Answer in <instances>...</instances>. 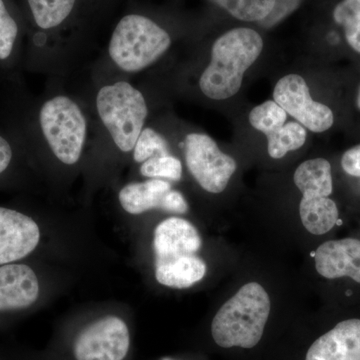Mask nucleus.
<instances>
[{
  "mask_svg": "<svg viewBox=\"0 0 360 360\" xmlns=\"http://www.w3.org/2000/svg\"><path fill=\"white\" fill-rule=\"evenodd\" d=\"M264 39L255 30L233 28L215 40L210 65L200 78L201 92L213 101L236 96L243 77L262 54Z\"/></svg>",
  "mask_w": 360,
  "mask_h": 360,
  "instance_id": "f257e3e1",
  "label": "nucleus"
},
{
  "mask_svg": "<svg viewBox=\"0 0 360 360\" xmlns=\"http://www.w3.org/2000/svg\"><path fill=\"white\" fill-rule=\"evenodd\" d=\"M270 309L271 302L264 286L245 284L215 314L213 340L224 348L257 347L264 335Z\"/></svg>",
  "mask_w": 360,
  "mask_h": 360,
  "instance_id": "f03ea898",
  "label": "nucleus"
},
{
  "mask_svg": "<svg viewBox=\"0 0 360 360\" xmlns=\"http://www.w3.org/2000/svg\"><path fill=\"white\" fill-rule=\"evenodd\" d=\"M170 45L169 33L155 21L141 14H129L115 26L108 53L120 70L136 73L156 63Z\"/></svg>",
  "mask_w": 360,
  "mask_h": 360,
  "instance_id": "7ed1b4c3",
  "label": "nucleus"
},
{
  "mask_svg": "<svg viewBox=\"0 0 360 360\" xmlns=\"http://www.w3.org/2000/svg\"><path fill=\"white\" fill-rule=\"evenodd\" d=\"M96 110L116 148L134 150L148 115L146 97L127 82L104 85L97 92Z\"/></svg>",
  "mask_w": 360,
  "mask_h": 360,
  "instance_id": "20e7f679",
  "label": "nucleus"
},
{
  "mask_svg": "<svg viewBox=\"0 0 360 360\" xmlns=\"http://www.w3.org/2000/svg\"><path fill=\"white\" fill-rule=\"evenodd\" d=\"M42 136L58 160L73 165L80 160L87 137V120L77 101L70 96L46 99L39 111Z\"/></svg>",
  "mask_w": 360,
  "mask_h": 360,
  "instance_id": "39448f33",
  "label": "nucleus"
},
{
  "mask_svg": "<svg viewBox=\"0 0 360 360\" xmlns=\"http://www.w3.org/2000/svg\"><path fill=\"white\" fill-rule=\"evenodd\" d=\"M186 167L193 179L210 193H220L229 186L238 165L220 150L210 135L189 134L184 141Z\"/></svg>",
  "mask_w": 360,
  "mask_h": 360,
  "instance_id": "423d86ee",
  "label": "nucleus"
},
{
  "mask_svg": "<svg viewBox=\"0 0 360 360\" xmlns=\"http://www.w3.org/2000/svg\"><path fill=\"white\" fill-rule=\"evenodd\" d=\"M274 98L288 115L310 131L321 134L330 129L335 122L333 110L312 99L309 85L300 75L281 77L274 87Z\"/></svg>",
  "mask_w": 360,
  "mask_h": 360,
  "instance_id": "0eeeda50",
  "label": "nucleus"
},
{
  "mask_svg": "<svg viewBox=\"0 0 360 360\" xmlns=\"http://www.w3.org/2000/svg\"><path fill=\"white\" fill-rule=\"evenodd\" d=\"M130 336L125 322L117 316L92 322L77 336V360H123L129 350Z\"/></svg>",
  "mask_w": 360,
  "mask_h": 360,
  "instance_id": "6e6552de",
  "label": "nucleus"
},
{
  "mask_svg": "<svg viewBox=\"0 0 360 360\" xmlns=\"http://www.w3.org/2000/svg\"><path fill=\"white\" fill-rule=\"evenodd\" d=\"M39 240V227L32 217L0 206V265L27 257Z\"/></svg>",
  "mask_w": 360,
  "mask_h": 360,
  "instance_id": "1a4fd4ad",
  "label": "nucleus"
},
{
  "mask_svg": "<svg viewBox=\"0 0 360 360\" xmlns=\"http://www.w3.org/2000/svg\"><path fill=\"white\" fill-rule=\"evenodd\" d=\"M315 269L328 279L349 277L360 283V240L343 238L322 243L314 255Z\"/></svg>",
  "mask_w": 360,
  "mask_h": 360,
  "instance_id": "9d476101",
  "label": "nucleus"
},
{
  "mask_svg": "<svg viewBox=\"0 0 360 360\" xmlns=\"http://www.w3.org/2000/svg\"><path fill=\"white\" fill-rule=\"evenodd\" d=\"M39 295V279L28 265H0V311L27 309Z\"/></svg>",
  "mask_w": 360,
  "mask_h": 360,
  "instance_id": "9b49d317",
  "label": "nucleus"
},
{
  "mask_svg": "<svg viewBox=\"0 0 360 360\" xmlns=\"http://www.w3.org/2000/svg\"><path fill=\"white\" fill-rule=\"evenodd\" d=\"M155 259L196 255L200 250L201 238L191 222L179 217H169L156 226L155 231Z\"/></svg>",
  "mask_w": 360,
  "mask_h": 360,
  "instance_id": "f8f14e48",
  "label": "nucleus"
},
{
  "mask_svg": "<svg viewBox=\"0 0 360 360\" xmlns=\"http://www.w3.org/2000/svg\"><path fill=\"white\" fill-rule=\"evenodd\" d=\"M305 360H360V319L341 321L317 338Z\"/></svg>",
  "mask_w": 360,
  "mask_h": 360,
  "instance_id": "ddd939ff",
  "label": "nucleus"
},
{
  "mask_svg": "<svg viewBox=\"0 0 360 360\" xmlns=\"http://www.w3.org/2000/svg\"><path fill=\"white\" fill-rule=\"evenodd\" d=\"M172 184L163 179H151L123 187L118 194L120 205L130 214H141L151 210H165Z\"/></svg>",
  "mask_w": 360,
  "mask_h": 360,
  "instance_id": "4468645a",
  "label": "nucleus"
},
{
  "mask_svg": "<svg viewBox=\"0 0 360 360\" xmlns=\"http://www.w3.org/2000/svg\"><path fill=\"white\" fill-rule=\"evenodd\" d=\"M206 264L198 255L158 260L155 264L156 281L168 288H188L205 277Z\"/></svg>",
  "mask_w": 360,
  "mask_h": 360,
  "instance_id": "2eb2a0df",
  "label": "nucleus"
},
{
  "mask_svg": "<svg viewBox=\"0 0 360 360\" xmlns=\"http://www.w3.org/2000/svg\"><path fill=\"white\" fill-rule=\"evenodd\" d=\"M293 180L304 200H321L333 193L331 165L324 158L302 162L296 168Z\"/></svg>",
  "mask_w": 360,
  "mask_h": 360,
  "instance_id": "dca6fc26",
  "label": "nucleus"
},
{
  "mask_svg": "<svg viewBox=\"0 0 360 360\" xmlns=\"http://www.w3.org/2000/svg\"><path fill=\"white\" fill-rule=\"evenodd\" d=\"M300 219L304 229L315 236L330 231L338 221V208L329 198L300 201Z\"/></svg>",
  "mask_w": 360,
  "mask_h": 360,
  "instance_id": "f3484780",
  "label": "nucleus"
},
{
  "mask_svg": "<svg viewBox=\"0 0 360 360\" xmlns=\"http://www.w3.org/2000/svg\"><path fill=\"white\" fill-rule=\"evenodd\" d=\"M35 25L40 30L58 27L72 13L77 0H26Z\"/></svg>",
  "mask_w": 360,
  "mask_h": 360,
  "instance_id": "a211bd4d",
  "label": "nucleus"
},
{
  "mask_svg": "<svg viewBox=\"0 0 360 360\" xmlns=\"http://www.w3.org/2000/svg\"><path fill=\"white\" fill-rule=\"evenodd\" d=\"M307 137V129L300 123H285L281 129L266 137L270 158L281 160L290 151L297 150L304 146Z\"/></svg>",
  "mask_w": 360,
  "mask_h": 360,
  "instance_id": "6ab92c4d",
  "label": "nucleus"
},
{
  "mask_svg": "<svg viewBox=\"0 0 360 360\" xmlns=\"http://www.w3.org/2000/svg\"><path fill=\"white\" fill-rule=\"evenodd\" d=\"M217 6L246 22H260L274 9L276 0H212Z\"/></svg>",
  "mask_w": 360,
  "mask_h": 360,
  "instance_id": "aec40b11",
  "label": "nucleus"
},
{
  "mask_svg": "<svg viewBox=\"0 0 360 360\" xmlns=\"http://www.w3.org/2000/svg\"><path fill=\"white\" fill-rule=\"evenodd\" d=\"M333 16L336 25L342 27L348 45L360 53V0H341Z\"/></svg>",
  "mask_w": 360,
  "mask_h": 360,
  "instance_id": "412c9836",
  "label": "nucleus"
},
{
  "mask_svg": "<svg viewBox=\"0 0 360 360\" xmlns=\"http://www.w3.org/2000/svg\"><path fill=\"white\" fill-rule=\"evenodd\" d=\"M288 120L285 112L274 101H267L250 111L248 120L253 129L269 136L283 127Z\"/></svg>",
  "mask_w": 360,
  "mask_h": 360,
  "instance_id": "4be33fe9",
  "label": "nucleus"
},
{
  "mask_svg": "<svg viewBox=\"0 0 360 360\" xmlns=\"http://www.w3.org/2000/svg\"><path fill=\"white\" fill-rule=\"evenodd\" d=\"M132 151L134 160L143 163L155 156L169 155V146L162 135L150 127H146L142 130Z\"/></svg>",
  "mask_w": 360,
  "mask_h": 360,
  "instance_id": "5701e85b",
  "label": "nucleus"
},
{
  "mask_svg": "<svg viewBox=\"0 0 360 360\" xmlns=\"http://www.w3.org/2000/svg\"><path fill=\"white\" fill-rule=\"evenodd\" d=\"M143 176L179 181L182 176V163L172 155L155 156L144 161L141 167Z\"/></svg>",
  "mask_w": 360,
  "mask_h": 360,
  "instance_id": "b1692460",
  "label": "nucleus"
},
{
  "mask_svg": "<svg viewBox=\"0 0 360 360\" xmlns=\"http://www.w3.org/2000/svg\"><path fill=\"white\" fill-rule=\"evenodd\" d=\"M18 33V22L9 13L4 0H0V63H6L13 58Z\"/></svg>",
  "mask_w": 360,
  "mask_h": 360,
  "instance_id": "393cba45",
  "label": "nucleus"
},
{
  "mask_svg": "<svg viewBox=\"0 0 360 360\" xmlns=\"http://www.w3.org/2000/svg\"><path fill=\"white\" fill-rule=\"evenodd\" d=\"M300 2V0H276L271 13L266 18L260 21V23L266 27L276 25L277 22L283 20L285 16L297 8Z\"/></svg>",
  "mask_w": 360,
  "mask_h": 360,
  "instance_id": "a878e982",
  "label": "nucleus"
},
{
  "mask_svg": "<svg viewBox=\"0 0 360 360\" xmlns=\"http://www.w3.org/2000/svg\"><path fill=\"white\" fill-rule=\"evenodd\" d=\"M341 167L347 174L360 177V144L345 151L341 158Z\"/></svg>",
  "mask_w": 360,
  "mask_h": 360,
  "instance_id": "bb28decb",
  "label": "nucleus"
},
{
  "mask_svg": "<svg viewBox=\"0 0 360 360\" xmlns=\"http://www.w3.org/2000/svg\"><path fill=\"white\" fill-rule=\"evenodd\" d=\"M14 149L13 143L6 135L0 132V175L8 169L13 161Z\"/></svg>",
  "mask_w": 360,
  "mask_h": 360,
  "instance_id": "cd10ccee",
  "label": "nucleus"
},
{
  "mask_svg": "<svg viewBox=\"0 0 360 360\" xmlns=\"http://www.w3.org/2000/svg\"><path fill=\"white\" fill-rule=\"evenodd\" d=\"M165 212L179 213V214H184L188 210V205H187L186 198L179 191H172L168 193L167 202L165 206Z\"/></svg>",
  "mask_w": 360,
  "mask_h": 360,
  "instance_id": "c85d7f7f",
  "label": "nucleus"
},
{
  "mask_svg": "<svg viewBox=\"0 0 360 360\" xmlns=\"http://www.w3.org/2000/svg\"><path fill=\"white\" fill-rule=\"evenodd\" d=\"M357 106H359V108L360 110V86L359 90V96H357Z\"/></svg>",
  "mask_w": 360,
  "mask_h": 360,
  "instance_id": "c756f323",
  "label": "nucleus"
}]
</instances>
